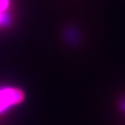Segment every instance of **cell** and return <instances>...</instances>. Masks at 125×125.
I'll return each instance as SVG.
<instances>
[{"mask_svg":"<svg viewBox=\"0 0 125 125\" xmlns=\"http://www.w3.org/2000/svg\"><path fill=\"white\" fill-rule=\"evenodd\" d=\"M9 6V0H0V12H3Z\"/></svg>","mask_w":125,"mask_h":125,"instance_id":"obj_2","label":"cell"},{"mask_svg":"<svg viewBox=\"0 0 125 125\" xmlns=\"http://www.w3.org/2000/svg\"><path fill=\"white\" fill-rule=\"evenodd\" d=\"M24 98V94L18 89L0 90V112L5 110L11 105L21 102Z\"/></svg>","mask_w":125,"mask_h":125,"instance_id":"obj_1","label":"cell"},{"mask_svg":"<svg viewBox=\"0 0 125 125\" xmlns=\"http://www.w3.org/2000/svg\"><path fill=\"white\" fill-rule=\"evenodd\" d=\"M123 109H124V110H125V103H124V104H123Z\"/></svg>","mask_w":125,"mask_h":125,"instance_id":"obj_3","label":"cell"}]
</instances>
